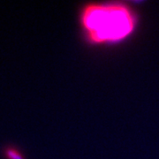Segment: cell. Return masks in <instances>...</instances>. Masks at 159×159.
<instances>
[{
    "mask_svg": "<svg viewBox=\"0 0 159 159\" xmlns=\"http://www.w3.org/2000/svg\"><path fill=\"white\" fill-rule=\"evenodd\" d=\"M78 25L87 44L110 47L126 43L136 33L139 15L122 1L90 2L79 9Z\"/></svg>",
    "mask_w": 159,
    "mask_h": 159,
    "instance_id": "6da1fadb",
    "label": "cell"
}]
</instances>
